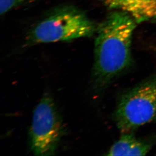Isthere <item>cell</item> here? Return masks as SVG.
I'll use <instances>...</instances> for the list:
<instances>
[{
  "label": "cell",
  "mask_w": 156,
  "mask_h": 156,
  "mask_svg": "<svg viewBox=\"0 0 156 156\" xmlns=\"http://www.w3.org/2000/svg\"><path fill=\"white\" fill-rule=\"evenodd\" d=\"M63 134V125L56 105L46 94L34 111L29 134L30 150L36 156L54 155Z\"/></svg>",
  "instance_id": "cell-4"
},
{
  "label": "cell",
  "mask_w": 156,
  "mask_h": 156,
  "mask_svg": "<svg viewBox=\"0 0 156 156\" xmlns=\"http://www.w3.org/2000/svg\"><path fill=\"white\" fill-rule=\"evenodd\" d=\"M113 116L121 133L156 121V73L122 93Z\"/></svg>",
  "instance_id": "cell-3"
},
{
  "label": "cell",
  "mask_w": 156,
  "mask_h": 156,
  "mask_svg": "<svg viewBox=\"0 0 156 156\" xmlns=\"http://www.w3.org/2000/svg\"><path fill=\"white\" fill-rule=\"evenodd\" d=\"M153 51H154L156 55V46H155L154 47H153Z\"/></svg>",
  "instance_id": "cell-8"
},
{
  "label": "cell",
  "mask_w": 156,
  "mask_h": 156,
  "mask_svg": "<svg viewBox=\"0 0 156 156\" xmlns=\"http://www.w3.org/2000/svg\"><path fill=\"white\" fill-rule=\"evenodd\" d=\"M105 155L107 156H145L156 144V135L144 139L136 137L133 133H122Z\"/></svg>",
  "instance_id": "cell-6"
},
{
  "label": "cell",
  "mask_w": 156,
  "mask_h": 156,
  "mask_svg": "<svg viewBox=\"0 0 156 156\" xmlns=\"http://www.w3.org/2000/svg\"><path fill=\"white\" fill-rule=\"evenodd\" d=\"M35 0H0V14L4 15L12 9Z\"/></svg>",
  "instance_id": "cell-7"
},
{
  "label": "cell",
  "mask_w": 156,
  "mask_h": 156,
  "mask_svg": "<svg viewBox=\"0 0 156 156\" xmlns=\"http://www.w3.org/2000/svg\"><path fill=\"white\" fill-rule=\"evenodd\" d=\"M111 10L121 11L137 24L156 23V0H100Z\"/></svg>",
  "instance_id": "cell-5"
},
{
  "label": "cell",
  "mask_w": 156,
  "mask_h": 156,
  "mask_svg": "<svg viewBox=\"0 0 156 156\" xmlns=\"http://www.w3.org/2000/svg\"><path fill=\"white\" fill-rule=\"evenodd\" d=\"M97 27L84 12L73 6L58 8L30 30L25 44L70 41L96 34Z\"/></svg>",
  "instance_id": "cell-2"
},
{
  "label": "cell",
  "mask_w": 156,
  "mask_h": 156,
  "mask_svg": "<svg viewBox=\"0 0 156 156\" xmlns=\"http://www.w3.org/2000/svg\"><path fill=\"white\" fill-rule=\"evenodd\" d=\"M137 24L126 13L112 10L98 26L92 71L96 93L105 90L133 65L132 38Z\"/></svg>",
  "instance_id": "cell-1"
}]
</instances>
